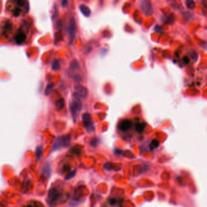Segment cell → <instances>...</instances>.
<instances>
[{
    "mask_svg": "<svg viewBox=\"0 0 207 207\" xmlns=\"http://www.w3.org/2000/svg\"><path fill=\"white\" fill-rule=\"evenodd\" d=\"M52 69L53 71H57L60 69V61L58 60H54L52 65Z\"/></svg>",
    "mask_w": 207,
    "mask_h": 207,
    "instance_id": "obj_14",
    "label": "cell"
},
{
    "mask_svg": "<svg viewBox=\"0 0 207 207\" xmlns=\"http://www.w3.org/2000/svg\"><path fill=\"white\" fill-rule=\"evenodd\" d=\"M53 87H54V85L53 84H49V85H47V86H46V89H45V91H44V95L47 96V95H49L52 91V89H53Z\"/></svg>",
    "mask_w": 207,
    "mask_h": 207,
    "instance_id": "obj_15",
    "label": "cell"
},
{
    "mask_svg": "<svg viewBox=\"0 0 207 207\" xmlns=\"http://www.w3.org/2000/svg\"><path fill=\"white\" fill-rule=\"evenodd\" d=\"M140 9L147 15H151L153 13V6L150 1H147V0L142 1L140 4Z\"/></svg>",
    "mask_w": 207,
    "mask_h": 207,
    "instance_id": "obj_4",
    "label": "cell"
},
{
    "mask_svg": "<svg viewBox=\"0 0 207 207\" xmlns=\"http://www.w3.org/2000/svg\"><path fill=\"white\" fill-rule=\"evenodd\" d=\"M65 100L63 99H60L58 100L56 103V108L57 111H60L63 109L65 107Z\"/></svg>",
    "mask_w": 207,
    "mask_h": 207,
    "instance_id": "obj_12",
    "label": "cell"
},
{
    "mask_svg": "<svg viewBox=\"0 0 207 207\" xmlns=\"http://www.w3.org/2000/svg\"><path fill=\"white\" fill-rule=\"evenodd\" d=\"M186 6H187V8L190 9H194L196 7V4L194 1H191V0H188L185 2Z\"/></svg>",
    "mask_w": 207,
    "mask_h": 207,
    "instance_id": "obj_17",
    "label": "cell"
},
{
    "mask_svg": "<svg viewBox=\"0 0 207 207\" xmlns=\"http://www.w3.org/2000/svg\"><path fill=\"white\" fill-rule=\"evenodd\" d=\"M26 40V35L25 33L22 31H19L15 37V40L17 44H23Z\"/></svg>",
    "mask_w": 207,
    "mask_h": 207,
    "instance_id": "obj_8",
    "label": "cell"
},
{
    "mask_svg": "<svg viewBox=\"0 0 207 207\" xmlns=\"http://www.w3.org/2000/svg\"><path fill=\"white\" fill-rule=\"evenodd\" d=\"M190 58L188 57H184L183 58V62L185 65H187L190 63Z\"/></svg>",
    "mask_w": 207,
    "mask_h": 207,
    "instance_id": "obj_23",
    "label": "cell"
},
{
    "mask_svg": "<svg viewBox=\"0 0 207 207\" xmlns=\"http://www.w3.org/2000/svg\"><path fill=\"white\" fill-rule=\"evenodd\" d=\"M158 145H159V142H158V141L157 140H153L151 142L149 147H150L151 149H153L157 148L158 147Z\"/></svg>",
    "mask_w": 207,
    "mask_h": 207,
    "instance_id": "obj_18",
    "label": "cell"
},
{
    "mask_svg": "<svg viewBox=\"0 0 207 207\" xmlns=\"http://www.w3.org/2000/svg\"><path fill=\"white\" fill-rule=\"evenodd\" d=\"M82 121L83 126L88 133L94 132L95 128L94 126V123L92 119V117L88 113H84L82 115Z\"/></svg>",
    "mask_w": 207,
    "mask_h": 207,
    "instance_id": "obj_2",
    "label": "cell"
},
{
    "mask_svg": "<svg viewBox=\"0 0 207 207\" xmlns=\"http://www.w3.org/2000/svg\"><path fill=\"white\" fill-rule=\"evenodd\" d=\"M67 3H68L67 1H63L61 2V5L63 6H66L67 5Z\"/></svg>",
    "mask_w": 207,
    "mask_h": 207,
    "instance_id": "obj_26",
    "label": "cell"
},
{
    "mask_svg": "<svg viewBox=\"0 0 207 207\" xmlns=\"http://www.w3.org/2000/svg\"><path fill=\"white\" fill-rule=\"evenodd\" d=\"M71 138L69 134L58 137L53 143L52 150L56 151L62 148L68 147L71 143Z\"/></svg>",
    "mask_w": 207,
    "mask_h": 207,
    "instance_id": "obj_1",
    "label": "cell"
},
{
    "mask_svg": "<svg viewBox=\"0 0 207 207\" xmlns=\"http://www.w3.org/2000/svg\"><path fill=\"white\" fill-rule=\"evenodd\" d=\"M25 207H43L42 205H40V204L38 203H34L33 204H30Z\"/></svg>",
    "mask_w": 207,
    "mask_h": 207,
    "instance_id": "obj_22",
    "label": "cell"
},
{
    "mask_svg": "<svg viewBox=\"0 0 207 207\" xmlns=\"http://www.w3.org/2000/svg\"><path fill=\"white\" fill-rule=\"evenodd\" d=\"M36 154L37 155V157L39 159L41 157V154H42V147H38L36 149Z\"/></svg>",
    "mask_w": 207,
    "mask_h": 207,
    "instance_id": "obj_20",
    "label": "cell"
},
{
    "mask_svg": "<svg viewBox=\"0 0 207 207\" xmlns=\"http://www.w3.org/2000/svg\"><path fill=\"white\" fill-rule=\"evenodd\" d=\"M80 64L77 61V60H74L71 63L70 65V69L72 71H78L80 69Z\"/></svg>",
    "mask_w": 207,
    "mask_h": 207,
    "instance_id": "obj_11",
    "label": "cell"
},
{
    "mask_svg": "<svg viewBox=\"0 0 207 207\" xmlns=\"http://www.w3.org/2000/svg\"><path fill=\"white\" fill-rule=\"evenodd\" d=\"M58 9L57 8L56 6H54V12L52 15V19H56L58 17Z\"/></svg>",
    "mask_w": 207,
    "mask_h": 207,
    "instance_id": "obj_21",
    "label": "cell"
},
{
    "mask_svg": "<svg viewBox=\"0 0 207 207\" xmlns=\"http://www.w3.org/2000/svg\"><path fill=\"white\" fill-rule=\"evenodd\" d=\"M109 203H110V204H111V205H114L116 203V201H115V199H112L110 200V202H109Z\"/></svg>",
    "mask_w": 207,
    "mask_h": 207,
    "instance_id": "obj_25",
    "label": "cell"
},
{
    "mask_svg": "<svg viewBox=\"0 0 207 207\" xmlns=\"http://www.w3.org/2000/svg\"><path fill=\"white\" fill-rule=\"evenodd\" d=\"M12 30V24L8 22L4 27V33H7L8 32H10Z\"/></svg>",
    "mask_w": 207,
    "mask_h": 207,
    "instance_id": "obj_16",
    "label": "cell"
},
{
    "mask_svg": "<svg viewBox=\"0 0 207 207\" xmlns=\"http://www.w3.org/2000/svg\"><path fill=\"white\" fill-rule=\"evenodd\" d=\"M76 174V171L74 170L73 171H72L71 172H69L67 175H66V177H65V179L66 180H69V179L73 178Z\"/></svg>",
    "mask_w": 207,
    "mask_h": 207,
    "instance_id": "obj_19",
    "label": "cell"
},
{
    "mask_svg": "<svg viewBox=\"0 0 207 207\" xmlns=\"http://www.w3.org/2000/svg\"><path fill=\"white\" fill-rule=\"evenodd\" d=\"M133 123L130 120L125 119L120 122L119 125V128L123 132L127 131L129 129L132 128Z\"/></svg>",
    "mask_w": 207,
    "mask_h": 207,
    "instance_id": "obj_6",
    "label": "cell"
},
{
    "mask_svg": "<svg viewBox=\"0 0 207 207\" xmlns=\"http://www.w3.org/2000/svg\"><path fill=\"white\" fill-rule=\"evenodd\" d=\"M60 196V192L56 188H51L48 193V198L51 202H57Z\"/></svg>",
    "mask_w": 207,
    "mask_h": 207,
    "instance_id": "obj_7",
    "label": "cell"
},
{
    "mask_svg": "<svg viewBox=\"0 0 207 207\" xmlns=\"http://www.w3.org/2000/svg\"><path fill=\"white\" fill-rule=\"evenodd\" d=\"M42 172H43V174L45 178H46L47 179H49L50 178L52 171H51V164L49 162H46L44 165Z\"/></svg>",
    "mask_w": 207,
    "mask_h": 207,
    "instance_id": "obj_9",
    "label": "cell"
},
{
    "mask_svg": "<svg viewBox=\"0 0 207 207\" xmlns=\"http://www.w3.org/2000/svg\"><path fill=\"white\" fill-rule=\"evenodd\" d=\"M76 29H77V27H76L75 21L74 18H72L69 20V26H68V32H69V34L70 40L71 41H72L75 37Z\"/></svg>",
    "mask_w": 207,
    "mask_h": 207,
    "instance_id": "obj_5",
    "label": "cell"
},
{
    "mask_svg": "<svg viewBox=\"0 0 207 207\" xmlns=\"http://www.w3.org/2000/svg\"><path fill=\"white\" fill-rule=\"evenodd\" d=\"M88 95V89L82 85H77L74 88V93L73 96L77 97L79 99H85Z\"/></svg>",
    "mask_w": 207,
    "mask_h": 207,
    "instance_id": "obj_3",
    "label": "cell"
},
{
    "mask_svg": "<svg viewBox=\"0 0 207 207\" xmlns=\"http://www.w3.org/2000/svg\"><path fill=\"white\" fill-rule=\"evenodd\" d=\"M97 143H98V140L97 139H92V140H91V142L90 144H91L92 146L95 147V144H97Z\"/></svg>",
    "mask_w": 207,
    "mask_h": 207,
    "instance_id": "obj_24",
    "label": "cell"
},
{
    "mask_svg": "<svg viewBox=\"0 0 207 207\" xmlns=\"http://www.w3.org/2000/svg\"><path fill=\"white\" fill-rule=\"evenodd\" d=\"M80 10L82 13V14L86 17H89L91 14V10L88 6L85 4H81L79 7Z\"/></svg>",
    "mask_w": 207,
    "mask_h": 207,
    "instance_id": "obj_10",
    "label": "cell"
},
{
    "mask_svg": "<svg viewBox=\"0 0 207 207\" xmlns=\"http://www.w3.org/2000/svg\"><path fill=\"white\" fill-rule=\"evenodd\" d=\"M145 127H146V124L144 123H137L135 126L136 131L139 133H142L144 131V128H145Z\"/></svg>",
    "mask_w": 207,
    "mask_h": 207,
    "instance_id": "obj_13",
    "label": "cell"
}]
</instances>
